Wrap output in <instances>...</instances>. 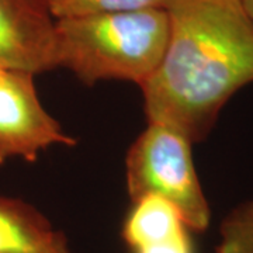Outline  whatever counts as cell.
<instances>
[{"label":"cell","mask_w":253,"mask_h":253,"mask_svg":"<svg viewBox=\"0 0 253 253\" xmlns=\"http://www.w3.org/2000/svg\"><path fill=\"white\" fill-rule=\"evenodd\" d=\"M162 59L139 86L148 123L204 141L221 110L253 82V18L242 0H166Z\"/></svg>","instance_id":"obj_1"},{"label":"cell","mask_w":253,"mask_h":253,"mask_svg":"<svg viewBox=\"0 0 253 253\" xmlns=\"http://www.w3.org/2000/svg\"><path fill=\"white\" fill-rule=\"evenodd\" d=\"M169 36L165 9H142L55 21V68L82 83L126 81L141 86L162 59Z\"/></svg>","instance_id":"obj_2"},{"label":"cell","mask_w":253,"mask_h":253,"mask_svg":"<svg viewBox=\"0 0 253 253\" xmlns=\"http://www.w3.org/2000/svg\"><path fill=\"white\" fill-rule=\"evenodd\" d=\"M193 142L172 126L148 123L126 158V193L131 201L158 196L180 212L190 231L203 232L211 208L193 162Z\"/></svg>","instance_id":"obj_3"},{"label":"cell","mask_w":253,"mask_h":253,"mask_svg":"<svg viewBox=\"0 0 253 253\" xmlns=\"http://www.w3.org/2000/svg\"><path fill=\"white\" fill-rule=\"evenodd\" d=\"M34 78L33 73L0 68V165L16 158L34 162L49 146L76 145L44 109Z\"/></svg>","instance_id":"obj_4"},{"label":"cell","mask_w":253,"mask_h":253,"mask_svg":"<svg viewBox=\"0 0 253 253\" xmlns=\"http://www.w3.org/2000/svg\"><path fill=\"white\" fill-rule=\"evenodd\" d=\"M55 21L46 0H0V68L54 69Z\"/></svg>","instance_id":"obj_5"},{"label":"cell","mask_w":253,"mask_h":253,"mask_svg":"<svg viewBox=\"0 0 253 253\" xmlns=\"http://www.w3.org/2000/svg\"><path fill=\"white\" fill-rule=\"evenodd\" d=\"M0 253H73L66 235L33 204L0 196Z\"/></svg>","instance_id":"obj_6"},{"label":"cell","mask_w":253,"mask_h":253,"mask_svg":"<svg viewBox=\"0 0 253 253\" xmlns=\"http://www.w3.org/2000/svg\"><path fill=\"white\" fill-rule=\"evenodd\" d=\"M180 212L158 196H145L132 201L121 228V238L129 251L163 244L187 234Z\"/></svg>","instance_id":"obj_7"},{"label":"cell","mask_w":253,"mask_h":253,"mask_svg":"<svg viewBox=\"0 0 253 253\" xmlns=\"http://www.w3.org/2000/svg\"><path fill=\"white\" fill-rule=\"evenodd\" d=\"M55 20L142 9H163L166 0H46Z\"/></svg>","instance_id":"obj_8"},{"label":"cell","mask_w":253,"mask_h":253,"mask_svg":"<svg viewBox=\"0 0 253 253\" xmlns=\"http://www.w3.org/2000/svg\"><path fill=\"white\" fill-rule=\"evenodd\" d=\"M215 253H253V200L239 204L222 219Z\"/></svg>","instance_id":"obj_9"},{"label":"cell","mask_w":253,"mask_h":253,"mask_svg":"<svg viewBox=\"0 0 253 253\" xmlns=\"http://www.w3.org/2000/svg\"><path fill=\"white\" fill-rule=\"evenodd\" d=\"M131 253H194V249H193L190 234L187 232L179 238H174L172 241L139 248L135 251H131Z\"/></svg>","instance_id":"obj_10"},{"label":"cell","mask_w":253,"mask_h":253,"mask_svg":"<svg viewBox=\"0 0 253 253\" xmlns=\"http://www.w3.org/2000/svg\"><path fill=\"white\" fill-rule=\"evenodd\" d=\"M242 3H244L246 11L249 13V16L253 18V0H242Z\"/></svg>","instance_id":"obj_11"}]
</instances>
